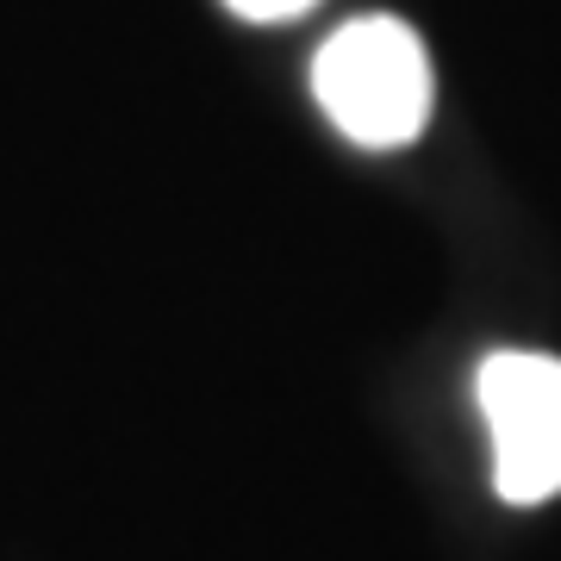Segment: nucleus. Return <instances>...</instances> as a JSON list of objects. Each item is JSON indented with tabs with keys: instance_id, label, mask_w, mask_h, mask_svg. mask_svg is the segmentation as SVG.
Wrapping results in <instances>:
<instances>
[{
	"instance_id": "obj_1",
	"label": "nucleus",
	"mask_w": 561,
	"mask_h": 561,
	"mask_svg": "<svg viewBox=\"0 0 561 561\" xmlns=\"http://www.w3.org/2000/svg\"><path fill=\"white\" fill-rule=\"evenodd\" d=\"M312 94L324 119L362 150H400L431 119V50L393 13L343 20L312 57Z\"/></svg>"
},
{
	"instance_id": "obj_2",
	"label": "nucleus",
	"mask_w": 561,
	"mask_h": 561,
	"mask_svg": "<svg viewBox=\"0 0 561 561\" xmlns=\"http://www.w3.org/2000/svg\"><path fill=\"white\" fill-rule=\"evenodd\" d=\"M493 486L505 505H542L561 493V356L549 350H493L474 375Z\"/></svg>"
},
{
	"instance_id": "obj_3",
	"label": "nucleus",
	"mask_w": 561,
	"mask_h": 561,
	"mask_svg": "<svg viewBox=\"0 0 561 561\" xmlns=\"http://www.w3.org/2000/svg\"><path fill=\"white\" fill-rule=\"evenodd\" d=\"M225 7L250 25H275V20H300L306 7H319V0H225Z\"/></svg>"
}]
</instances>
